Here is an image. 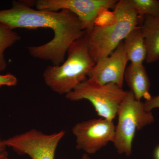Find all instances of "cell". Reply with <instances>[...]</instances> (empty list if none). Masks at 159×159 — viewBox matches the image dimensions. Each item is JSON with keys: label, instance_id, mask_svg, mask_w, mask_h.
Segmentation results:
<instances>
[{"label": "cell", "instance_id": "cell-12", "mask_svg": "<svg viewBox=\"0 0 159 159\" xmlns=\"http://www.w3.org/2000/svg\"><path fill=\"white\" fill-rule=\"evenodd\" d=\"M129 61L135 65H142L146 57L144 36L140 26L132 30L123 41Z\"/></svg>", "mask_w": 159, "mask_h": 159}, {"label": "cell", "instance_id": "cell-21", "mask_svg": "<svg viewBox=\"0 0 159 159\" xmlns=\"http://www.w3.org/2000/svg\"><path fill=\"white\" fill-rule=\"evenodd\" d=\"M0 159H12L11 158H9L8 157V155L6 156L3 157L2 158Z\"/></svg>", "mask_w": 159, "mask_h": 159}, {"label": "cell", "instance_id": "cell-2", "mask_svg": "<svg viewBox=\"0 0 159 159\" xmlns=\"http://www.w3.org/2000/svg\"><path fill=\"white\" fill-rule=\"evenodd\" d=\"M112 13L114 22L96 24L86 32L89 53L95 63L111 54L141 21L129 0L118 1Z\"/></svg>", "mask_w": 159, "mask_h": 159}, {"label": "cell", "instance_id": "cell-1", "mask_svg": "<svg viewBox=\"0 0 159 159\" xmlns=\"http://www.w3.org/2000/svg\"><path fill=\"white\" fill-rule=\"evenodd\" d=\"M0 24L9 29L48 28L54 31L53 39L44 44L28 48L32 57L50 61L53 65L64 61L68 50L75 41L85 35L77 16L63 9L57 11L34 9L22 1H14L10 9L0 11Z\"/></svg>", "mask_w": 159, "mask_h": 159}, {"label": "cell", "instance_id": "cell-3", "mask_svg": "<svg viewBox=\"0 0 159 159\" xmlns=\"http://www.w3.org/2000/svg\"><path fill=\"white\" fill-rule=\"evenodd\" d=\"M62 64L49 66L43 73L45 84L59 95H66L88 78L95 63L89 53L86 33L74 42Z\"/></svg>", "mask_w": 159, "mask_h": 159}, {"label": "cell", "instance_id": "cell-19", "mask_svg": "<svg viewBox=\"0 0 159 159\" xmlns=\"http://www.w3.org/2000/svg\"><path fill=\"white\" fill-rule=\"evenodd\" d=\"M81 159H91L90 157L88 154L86 153L84 154L83 155L82 157H81Z\"/></svg>", "mask_w": 159, "mask_h": 159}, {"label": "cell", "instance_id": "cell-14", "mask_svg": "<svg viewBox=\"0 0 159 159\" xmlns=\"http://www.w3.org/2000/svg\"><path fill=\"white\" fill-rule=\"evenodd\" d=\"M140 19L145 16H159V0H129Z\"/></svg>", "mask_w": 159, "mask_h": 159}, {"label": "cell", "instance_id": "cell-11", "mask_svg": "<svg viewBox=\"0 0 159 159\" xmlns=\"http://www.w3.org/2000/svg\"><path fill=\"white\" fill-rule=\"evenodd\" d=\"M142 20V29L146 49L145 61L152 63L159 60V16H145Z\"/></svg>", "mask_w": 159, "mask_h": 159}, {"label": "cell", "instance_id": "cell-5", "mask_svg": "<svg viewBox=\"0 0 159 159\" xmlns=\"http://www.w3.org/2000/svg\"><path fill=\"white\" fill-rule=\"evenodd\" d=\"M114 84H101L88 78L66 94L71 101L88 100L101 118L113 121L122 101L128 94Z\"/></svg>", "mask_w": 159, "mask_h": 159}, {"label": "cell", "instance_id": "cell-6", "mask_svg": "<svg viewBox=\"0 0 159 159\" xmlns=\"http://www.w3.org/2000/svg\"><path fill=\"white\" fill-rule=\"evenodd\" d=\"M66 133L62 130L48 134L33 129L4 140V142L6 147L20 155H28L31 159H54L57 146Z\"/></svg>", "mask_w": 159, "mask_h": 159}, {"label": "cell", "instance_id": "cell-9", "mask_svg": "<svg viewBox=\"0 0 159 159\" xmlns=\"http://www.w3.org/2000/svg\"><path fill=\"white\" fill-rule=\"evenodd\" d=\"M128 61L122 42L111 54L95 63L88 78L99 84H114L122 88Z\"/></svg>", "mask_w": 159, "mask_h": 159}, {"label": "cell", "instance_id": "cell-15", "mask_svg": "<svg viewBox=\"0 0 159 159\" xmlns=\"http://www.w3.org/2000/svg\"><path fill=\"white\" fill-rule=\"evenodd\" d=\"M17 78L12 74H0V88L3 86H14L17 84Z\"/></svg>", "mask_w": 159, "mask_h": 159}, {"label": "cell", "instance_id": "cell-18", "mask_svg": "<svg viewBox=\"0 0 159 159\" xmlns=\"http://www.w3.org/2000/svg\"><path fill=\"white\" fill-rule=\"evenodd\" d=\"M154 155L156 159H159V145L155 150Z\"/></svg>", "mask_w": 159, "mask_h": 159}, {"label": "cell", "instance_id": "cell-10", "mask_svg": "<svg viewBox=\"0 0 159 159\" xmlns=\"http://www.w3.org/2000/svg\"><path fill=\"white\" fill-rule=\"evenodd\" d=\"M124 80L137 100L142 101L144 99L147 101L151 98L150 80L143 64L130 63L125 70Z\"/></svg>", "mask_w": 159, "mask_h": 159}, {"label": "cell", "instance_id": "cell-4", "mask_svg": "<svg viewBox=\"0 0 159 159\" xmlns=\"http://www.w3.org/2000/svg\"><path fill=\"white\" fill-rule=\"evenodd\" d=\"M117 116L118 122L113 143L118 153L129 157L137 131L153 123L154 117L152 112L145 110L144 102L137 100L130 91L122 101Z\"/></svg>", "mask_w": 159, "mask_h": 159}, {"label": "cell", "instance_id": "cell-20", "mask_svg": "<svg viewBox=\"0 0 159 159\" xmlns=\"http://www.w3.org/2000/svg\"><path fill=\"white\" fill-rule=\"evenodd\" d=\"M8 155V153L7 152H5V153L0 154V159L3 157L6 156Z\"/></svg>", "mask_w": 159, "mask_h": 159}, {"label": "cell", "instance_id": "cell-16", "mask_svg": "<svg viewBox=\"0 0 159 159\" xmlns=\"http://www.w3.org/2000/svg\"><path fill=\"white\" fill-rule=\"evenodd\" d=\"M144 106L145 110L148 111H152L154 109H159V94L145 101Z\"/></svg>", "mask_w": 159, "mask_h": 159}, {"label": "cell", "instance_id": "cell-17", "mask_svg": "<svg viewBox=\"0 0 159 159\" xmlns=\"http://www.w3.org/2000/svg\"><path fill=\"white\" fill-rule=\"evenodd\" d=\"M6 148L7 147L4 143V140H2V138L0 137V154L7 152Z\"/></svg>", "mask_w": 159, "mask_h": 159}, {"label": "cell", "instance_id": "cell-7", "mask_svg": "<svg viewBox=\"0 0 159 159\" xmlns=\"http://www.w3.org/2000/svg\"><path fill=\"white\" fill-rule=\"evenodd\" d=\"M117 0H39L38 10L57 11L66 9L77 16L86 32L95 25L97 18L103 11L115 9Z\"/></svg>", "mask_w": 159, "mask_h": 159}, {"label": "cell", "instance_id": "cell-8", "mask_svg": "<svg viewBox=\"0 0 159 159\" xmlns=\"http://www.w3.org/2000/svg\"><path fill=\"white\" fill-rule=\"evenodd\" d=\"M115 131L113 121L102 118L78 122L72 128L76 148L88 155L94 154L109 142L113 143Z\"/></svg>", "mask_w": 159, "mask_h": 159}, {"label": "cell", "instance_id": "cell-13", "mask_svg": "<svg viewBox=\"0 0 159 159\" xmlns=\"http://www.w3.org/2000/svg\"><path fill=\"white\" fill-rule=\"evenodd\" d=\"M19 34L14 30L0 24V73L7 68L5 52L20 40Z\"/></svg>", "mask_w": 159, "mask_h": 159}]
</instances>
